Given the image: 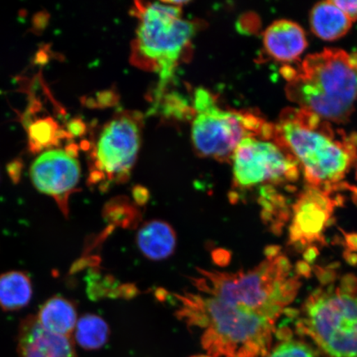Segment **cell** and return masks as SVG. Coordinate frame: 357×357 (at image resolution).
<instances>
[{
	"label": "cell",
	"instance_id": "4",
	"mask_svg": "<svg viewBox=\"0 0 357 357\" xmlns=\"http://www.w3.org/2000/svg\"><path fill=\"white\" fill-rule=\"evenodd\" d=\"M285 92L298 108L329 123H343L357 101V61L340 49L306 56L297 69L284 67Z\"/></svg>",
	"mask_w": 357,
	"mask_h": 357
},
{
	"label": "cell",
	"instance_id": "20",
	"mask_svg": "<svg viewBox=\"0 0 357 357\" xmlns=\"http://www.w3.org/2000/svg\"><path fill=\"white\" fill-rule=\"evenodd\" d=\"M263 357H316V355L312 347L305 342L283 333L278 344L272 347Z\"/></svg>",
	"mask_w": 357,
	"mask_h": 357
},
{
	"label": "cell",
	"instance_id": "17",
	"mask_svg": "<svg viewBox=\"0 0 357 357\" xmlns=\"http://www.w3.org/2000/svg\"><path fill=\"white\" fill-rule=\"evenodd\" d=\"M33 297L32 281L22 271L0 275V307L4 311H16L28 305Z\"/></svg>",
	"mask_w": 357,
	"mask_h": 357
},
{
	"label": "cell",
	"instance_id": "14",
	"mask_svg": "<svg viewBox=\"0 0 357 357\" xmlns=\"http://www.w3.org/2000/svg\"><path fill=\"white\" fill-rule=\"evenodd\" d=\"M137 243L146 258L164 260L175 251L176 235L169 223L162 220L149 221L138 231Z\"/></svg>",
	"mask_w": 357,
	"mask_h": 357
},
{
	"label": "cell",
	"instance_id": "3",
	"mask_svg": "<svg viewBox=\"0 0 357 357\" xmlns=\"http://www.w3.org/2000/svg\"><path fill=\"white\" fill-rule=\"evenodd\" d=\"M192 284L197 292L275 323L301 285L291 262L276 247L268 248L264 260L252 269L234 273L198 269Z\"/></svg>",
	"mask_w": 357,
	"mask_h": 357
},
{
	"label": "cell",
	"instance_id": "11",
	"mask_svg": "<svg viewBox=\"0 0 357 357\" xmlns=\"http://www.w3.org/2000/svg\"><path fill=\"white\" fill-rule=\"evenodd\" d=\"M20 357H75L73 339L47 331L37 317L22 321L17 337Z\"/></svg>",
	"mask_w": 357,
	"mask_h": 357
},
{
	"label": "cell",
	"instance_id": "21",
	"mask_svg": "<svg viewBox=\"0 0 357 357\" xmlns=\"http://www.w3.org/2000/svg\"><path fill=\"white\" fill-rule=\"evenodd\" d=\"M352 22L357 21V1H333Z\"/></svg>",
	"mask_w": 357,
	"mask_h": 357
},
{
	"label": "cell",
	"instance_id": "24",
	"mask_svg": "<svg viewBox=\"0 0 357 357\" xmlns=\"http://www.w3.org/2000/svg\"><path fill=\"white\" fill-rule=\"evenodd\" d=\"M191 357H213V356H209V355H197V356H193Z\"/></svg>",
	"mask_w": 357,
	"mask_h": 357
},
{
	"label": "cell",
	"instance_id": "8",
	"mask_svg": "<svg viewBox=\"0 0 357 357\" xmlns=\"http://www.w3.org/2000/svg\"><path fill=\"white\" fill-rule=\"evenodd\" d=\"M142 140V119L135 113H119L101 131L91 154L89 181L98 189L128 180Z\"/></svg>",
	"mask_w": 357,
	"mask_h": 357
},
{
	"label": "cell",
	"instance_id": "1",
	"mask_svg": "<svg viewBox=\"0 0 357 357\" xmlns=\"http://www.w3.org/2000/svg\"><path fill=\"white\" fill-rule=\"evenodd\" d=\"M275 139L300 164L307 187L333 193L344 187L357 160V135L333 128L331 123L300 108H288L275 124Z\"/></svg>",
	"mask_w": 357,
	"mask_h": 357
},
{
	"label": "cell",
	"instance_id": "19",
	"mask_svg": "<svg viewBox=\"0 0 357 357\" xmlns=\"http://www.w3.org/2000/svg\"><path fill=\"white\" fill-rule=\"evenodd\" d=\"M70 136L68 132L60 130L59 126L52 119L37 120L29 129V146L33 153L58 144L61 138Z\"/></svg>",
	"mask_w": 357,
	"mask_h": 357
},
{
	"label": "cell",
	"instance_id": "2",
	"mask_svg": "<svg viewBox=\"0 0 357 357\" xmlns=\"http://www.w3.org/2000/svg\"><path fill=\"white\" fill-rule=\"evenodd\" d=\"M177 318L201 331V344L213 357H263L276 333L273 321L250 314L199 292L168 294Z\"/></svg>",
	"mask_w": 357,
	"mask_h": 357
},
{
	"label": "cell",
	"instance_id": "22",
	"mask_svg": "<svg viewBox=\"0 0 357 357\" xmlns=\"http://www.w3.org/2000/svg\"><path fill=\"white\" fill-rule=\"evenodd\" d=\"M86 126L82 122V120L75 119L68 125V133L70 136H80L84 132Z\"/></svg>",
	"mask_w": 357,
	"mask_h": 357
},
{
	"label": "cell",
	"instance_id": "25",
	"mask_svg": "<svg viewBox=\"0 0 357 357\" xmlns=\"http://www.w3.org/2000/svg\"><path fill=\"white\" fill-rule=\"evenodd\" d=\"M356 61H357V59H356Z\"/></svg>",
	"mask_w": 357,
	"mask_h": 357
},
{
	"label": "cell",
	"instance_id": "6",
	"mask_svg": "<svg viewBox=\"0 0 357 357\" xmlns=\"http://www.w3.org/2000/svg\"><path fill=\"white\" fill-rule=\"evenodd\" d=\"M138 20L132 43V62L159 75L166 84L197 32L195 22L182 17L181 6L174 1L136 3Z\"/></svg>",
	"mask_w": 357,
	"mask_h": 357
},
{
	"label": "cell",
	"instance_id": "15",
	"mask_svg": "<svg viewBox=\"0 0 357 357\" xmlns=\"http://www.w3.org/2000/svg\"><path fill=\"white\" fill-rule=\"evenodd\" d=\"M37 319L47 331L70 337L77 324V311L74 303L61 296L49 298L40 307Z\"/></svg>",
	"mask_w": 357,
	"mask_h": 357
},
{
	"label": "cell",
	"instance_id": "13",
	"mask_svg": "<svg viewBox=\"0 0 357 357\" xmlns=\"http://www.w3.org/2000/svg\"><path fill=\"white\" fill-rule=\"evenodd\" d=\"M264 47L275 60H296L307 47V38L301 26L289 20L275 21L265 31Z\"/></svg>",
	"mask_w": 357,
	"mask_h": 357
},
{
	"label": "cell",
	"instance_id": "18",
	"mask_svg": "<svg viewBox=\"0 0 357 357\" xmlns=\"http://www.w3.org/2000/svg\"><path fill=\"white\" fill-rule=\"evenodd\" d=\"M74 333L75 341L88 351L100 349L105 345L109 337L108 324L95 314L82 316L77 321Z\"/></svg>",
	"mask_w": 357,
	"mask_h": 357
},
{
	"label": "cell",
	"instance_id": "16",
	"mask_svg": "<svg viewBox=\"0 0 357 357\" xmlns=\"http://www.w3.org/2000/svg\"><path fill=\"white\" fill-rule=\"evenodd\" d=\"M312 32L325 41H335L345 36L352 22L333 1L317 3L310 17Z\"/></svg>",
	"mask_w": 357,
	"mask_h": 357
},
{
	"label": "cell",
	"instance_id": "5",
	"mask_svg": "<svg viewBox=\"0 0 357 357\" xmlns=\"http://www.w3.org/2000/svg\"><path fill=\"white\" fill-rule=\"evenodd\" d=\"M298 333L329 357H357V278L322 285L298 312Z\"/></svg>",
	"mask_w": 357,
	"mask_h": 357
},
{
	"label": "cell",
	"instance_id": "12",
	"mask_svg": "<svg viewBox=\"0 0 357 357\" xmlns=\"http://www.w3.org/2000/svg\"><path fill=\"white\" fill-rule=\"evenodd\" d=\"M333 199L328 192L307 187L297 204L294 234L296 240L310 239L319 234L331 212Z\"/></svg>",
	"mask_w": 357,
	"mask_h": 357
},
{
	"label": "cell",
	"instance_id": "10",
	"mask_svg": "<svg viewBox=\"0 0 357 357\" xmlns=\"http://www.w3.org/2000/svg\"><path fill=\"white\" fill-rule=\"evenodd\" d=\"M77 155L67 150H49L40 155L30 168L35 188L54 199L65 216H68L69 200L78 190L82 175Z\"/></svg>",
	"mask_w": 357,
	"mask_h": 357
},
{
	"label": "cell",
	"instance_id": "9",
	"mask_svg": "<svg viewBox=\"0 0 357 357\" xmlns=\"http://www.w3.org/2000/svg\"><path fill=\"white\" fill-rule=\"evenodd\" d=\"M234 187L245 191L260 186L273 188L297 181L301 167L289 151L274 138L248 137L240 142L231 160Z\"/></svg>",
	"mask_w": 357,
	"mask_h": 357
},
{
	"label": "cell",
	"instance_id": "23",
	"mask_svg": "<svg viewBox=\"0 0 357 357\" xmlns=\"http://www.w3.org/2000/svg\"><path fill=\"white\" fill-rule=\"evenodd\" d=\"M355 167H356V181H357V160L356 162ZM348 189H349L350 190L354 192V194L355 195L356 197L357 198V187L349 186V188H348Z\"/></svg>",
	"mask_w": 357,
	"mask_h": 357
},
{
	"label": "cell",
	"instance_id": "7",
	"mask_svg": "<svg viewBox=\"0 0 357 357\" xmlns=\"http://www.w3.org/2000/svg\"><path fill=\"white\" fill-rule=\"evenodd\" d=\"M195 108L192 142L195 151L204 158L227 162L231 160L244 138L274 137V124L255 114L222 109L204 89L196 92Z\"/></svg>",
	"mask_w": 357,
	"mask_h": 357
}]
</instances>
